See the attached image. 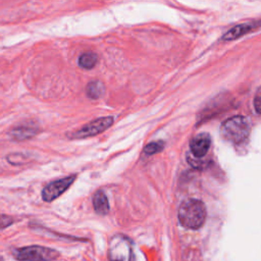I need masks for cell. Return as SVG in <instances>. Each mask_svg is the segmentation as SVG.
Wrapping results in <instances>:
<instances>
[{
	"mask_svg": "<svg viewBox=\"0 0 261 261\" xmlns=\"http://www.w3.org/2000/svg\"><path fill=\"white\" fill-rule=\"evenodd\" d=\"M178 220L186 228H200L206 220V208L204 203L197 199L185 201L178 209Z\"/></svg>",
	"mask_w": 261,
	"mask_h": 261,
	"instance_id": "1",
	"label": "cell"
},
{
	"mask_svg": "<svg viewBox=\"0 0 261 261\" xmlns=\"http://www.w3.org/2000/svg\"><path fill=\"white\" fill-rule=\"evenodd\" d=\"M220 134L226 141L240 144L250 134V121L246 116L242 115L229 117L221 124Z\"/></svg>",
	"mask_w": 261,
	"mask_h": 261,
	"instance_id": "2",
	"label": "cell"
},
{
	"mask_svg": "<svg viewBox=\"0 0 261 261\" xmlns=\"http://www.w3.org/2000/svg\"><path fill=\"white\" fill-rule=\"evenodd\" d=\"M59 255L58 251L39 245L16 248L12 251V256L17 261H53Z\"/></svg>",
	"mask_w": 261,
	"mask_h": 261,
	"instance_id": "3",
	"label": "cell"
},
{
	"mask_svg": "<svg viewBox=\"0 0 261 261\" xmlns=\"http://www.w3.org/2000/svg\"><path fill=\"white\" fill-rule=\"evenodd\" d=\"M113 123V117L112 116H105V117H99L96 118L89 123L85 124L82 128L68 134L67 137L69 139H86L89 137L97 136L104 130H106L108 127H110Z\"/></svg>",
	"mask_w": 261,
	"mask_h": 261,
	"instance_id": "4",
	"label": "cell"
},
{
	"mask_svg": "<svg viewBox=\"0 0 261 261\" xmlns=\"http://www.w3.org/2000/svg\"><path fill=\"white\" fill-rule=\"evenodd\" d=\"M76 178V174H71L56 180H53L45 186L42 190V199L45 202H52L60 197L68 188L73 184Z\"/></svg>",
	"mask_w": 261,
	"mask_h": 261,
	"instance_id": "5",
	"label": "cell"
},
{
	"mask_svg": "<svg viewBox=\"0 0 261 261\" xmlns=\"http://www.w3.org/2000/svg\"><path fill=\"white\" fill-rule=\"evenodd\" d=\"M108 254L110 261H132L129 242L121 236L113 237L109 244Z\"/></svg>",
	"mask_w": 261,
	"mask_h": 261,
	"instance_id": "6",
	"label": "cell"
},
{
	"mask_svg": "<svg viewBox=\"0 0 261 261\" xmlns=\"http://www.w3.org/2000/svg\"><path fill=\"white\" fill-rule=\"evenodd\" d=\"M40 132V127L35 122H24L15 125L8 132V137L13 141H25L34 138Z\"/></svg>",
	"mask_w": 261,
	"mask_h": 261,
	"instance_id": "7",
	"label": "cell"
},
{
	"mask_svg": "<svg viewBox=\"0 0 261 261\" xmlns=\"http://www.w3.org/2000/svg\"><path fill=\"white\" fill-rule=\"evenodd\" d=\"M211 145V139L208 134H199L193 138L190 143V148L192 154L197 157L201 158L206 155Z\"/></svg>",
	"mask_w": 261,
	"mask_h": 261,
	"instance_id": "8",
	"label": "cell"
},
{
	"mask_svg": "<svg viewBox=\"0 0 261 261\" xmlns=\"http://www.w3.org/2000/svg\"><path fill=\"white\" fill-rule=\"evenodd\" d=\"M258 27V22H247V23H241L238 24L233 28H231L229 31H227L225 33V35L222 37L223 40L225 41H230V40H234L238 39L250 32H252L253 30H255Z\"/></svg>",
	"mask_w": 261,
	"mask_h": 261,
	"instance_id": "9",
	"label": "cell"
},
{
	"mask_svg": "<svg viewBox=\"0 0 261 261\" xmlns=\"http://www.w3.org/2000/svg\"><path fill=\"white\" fill-rule=\"evenodd\" d=\"M93 207L97 214L106 215L109 212V204L106 195L102 190L97 191L93 196Z\"/></svg>",
	"mask_w": 261,
	"mask_h": 261,
	"instance_id": "10",
	"label": "cell"
},
{
	"mask_svg": "<svg viewBox=\"0 0 261 261\" xmlns=\"http://www.w3.org/2000/svg\"><path fill=\"white\" fill-rule=\"evenodd\" d=\"M98 62V56L94 52H85L80 55L77 63L81 67L85 69L93 68Z\"/></svg>",
	"mask_w": 261,
	"mask_h": 261,
	"instance_id": "11",
	"label": "cell"
},
{
	"mask_svg": "<svg viewBox=\"0 0 261 261\" xmlns=\"http://www.w3.org/2000/svg\"><path fill=\"white\" fill-rule=\"evenodd\" d=\"M86 92L89 98L99 99L104 93V85L99 81H92L87 85Z\"/></svg>",
	"mask_w": 261,
	"mask_h": 261,
	"instance_id": "12",
	"label": "cell"
},
{
	"mask_svg": "<svg viewBox=\"0 0 261 261\" xmlns=\"http://www.w3.org/2000/svg\"><path fill=\"white\" fill-rule=\"evenodd\" d=\"M6 160L11 165H21L29 161V157L22 153H10L6 156Z\"/></svg>",
	"mask_w": 261,
	"mask_h": 261,
	"instance_id": "13",
	"label": "cell"
},
{
	"mask_svg": "<svg viewBox=\"0 0 261 261\" xmlns=\"http://www.w3.org/2000/svg\"><path fill=\"white\" fill-rule=\"evenodd\" d=\"M162 148H163V143L162 142H153L151 144H148L145 147L144 153L148 154V155H152V154H155V153L159 152Z\"/></svg>",
	"mask_w": 261,
	"mask_h": 261,
	"instance_id": "14",
	"label": "cell"
},
{
	"mask_svg": "<svg viewBox=\"0 0 261 261\" xmlns=\"http://www.w3.org/2000/svg\"><path fill=\"white\" fill-rule=\"evenodd\" d=\"M15 219L12 216L5 215V214H0V229H4L11 224H13Z\"/></svg>",
	"mask_w": 261,
	"mask_h": 261,
	"instance_id": "15",
	"label": "cell"
},
{
	"mask_svg": "<svg viewBox=\"0 0 261 261\" xmlns=\"http://www.w3.org/2000/svg\"><path fill=\"white\" fill-rule=\"evenodd\" d=\"M254 107L255 110L261 114V87L257 90L254 97Z\"/></svg>",
	"mask_w": 261,
	"mask_h": 261,
	"instance_id": "16",
	"label": "cell"
}]
</instances>
